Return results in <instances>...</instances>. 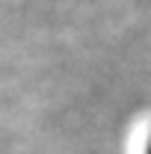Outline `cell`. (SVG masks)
Masks as SVG:
<instances>
[{
  "instance_id": "obj_1",
  "label": "cell",
  "mask_w": 151,
  "mask_h": 154,
  "mask_svg": "<svg viewBox=\"0 0 151 154\" xmlns=\"http://www.w3.org/2000/svg\"><path fill=\"white\" fill-rule=\"evenodd\" d=\"M145 154H151V142H148V148H145Z\"/></svg>"
}]
</instances>
